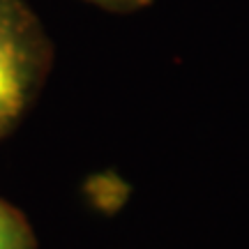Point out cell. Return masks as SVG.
I'll list each match as a JSON object with an SVG mask.
<instances>
[{
    "label": "cell",
    "instance_id": "6da1fadb",
    "mask_svg": "<svg viewBox=\"0 0 249 249\" xmlns=\"http://www.w3.org/2000/svg\"><path fill=\"white\" fill-rule=\"evenodd\" d=\"M53 67V44L23 0H0V141L33 108Z\"/></svg>",
    "mask_w": 249,
    "mask_h": 249
},
{
    "label": "cell",
    "instance_id": "7a4b0ae2",
    "mask_svg": "<svg viewBox=\"0 0 249 249\" xmlns=\"http://www.w3.org/2000/svg\"><path fill=\"white\" fill-rule=\"evenodd\" d=\"M0 249H39L26 214L0 196Z\"/></svg>",
    "mask_w": 249,
    "mask_h": 249
},
{
    "label": "cell",
    "instance_id": "3957f363",
    "mask_svg": "<svg viewBox=\"0 0 249 249\" xmlns=\"http://www.w3.org/2000/svg\"><path fill=\"white\" fill-rule=\"evenodd\" d=\"M86 2L111 14H134L139 9H145L152 0H86Z\"/></svg>",
    "mask_w": 249,
    "mask_h": 249
}]
</instances>
